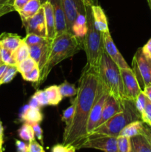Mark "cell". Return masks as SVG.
I'll return each instance as SVG.
<instances>
[{
    "instance_id": "1",
    "label": "cell",
    "mask_w": 151,
    "mask_h": 152,
    "mask_svg": "<svg viewBox=\"0 0 151 152\" xmlns=\"http://www.w3.org/2000/svg\"><path fill=\"white\" fill-rule=\"evenodd\" d=\"M99 68L86 64L81 71L77 94L73 99L75 110L70 124L65 127L63 144L81 149L87 137V126L89 115L94 103L99 85Z\"/></svg>"
},
{
    "instance_id": "2",
    "label": "cell",
    "mask_w": 151,
    "mask_h": 152,
    "mask_svg": "<svg viewBox=\"0 0 151 152\" xmlns=\"http://www.w3.org/2000/svg\"><path fill=\"white\" fill-rule=\"evenodd\" d=\"M81 49H83L82 39L78 38L70 31L56 36L52 41L48 58L41 71L40 79L36 87L44 83L56 65L76 54Z\"/></svg>"
},
{
    "instance_id": "3",
    "label": "cell",
    "mask_w": 151,
    "mask_h": 152,
    "mask_svg": "<svg viewBox=\"0 0 151 152\" xmlns=\"http://www.w3.org/2000/svg\"><path fill=\"white\" fill-rule=\"evenodd\" d=\"M99 76L110 95L120 102L127 99L124 92L120 68L105 51L102 54L99 67Z\"/></svg>"
},
{
    "instance_id": "4",
    "label": "cell",
    "mask_w": 151,
    "mask_h": 152,
    "mask_svg": "<svg viewBox=\"0 0 151 152\" xmlns=\"http://www.w3.org/2000/svg\"><path fill=\"white\" fill-rule=\"evenodd\" d=\"M123 108L102 126L96 128L92 133L101 134L113 137H118L121 131L131 122L142 120L141 114L136 109L134 101L129 99L122 102Z\"/></svg>"
},
{
    "instance_id": "5",
    "label": "cell",
    "mask_w": 151,
    "mask_h": 152,
    "mask_svg": "<svg viewBox=\"0 0 151 152\" xmlns=\"http://www.w3.org/2000/svg\"><path fill=\"white\" fill-rule=\"evenodd\" d=\"M87 31L82 38L83 50L87 56V64L89 66L99 68L104 51L102 33L96 29L93 24L90 7H86Z\"/></svg>"
},
{
    "instance_id": "6",
    "label": "cell",
    "mask_w": 151,
    "mask_h": 152,
    "mask_svg": "<svg viewBox=\"0 0 151 152\" xmlns=\"http://www.w3.org/2000/svg\"><path fill=\"white\" fill-rule=\"evenodd\" d=\"M132 70L141 89L151 84V59L144 56L142 48L138 49L132 61Z\"/></svg>"
},
{
    "instance_id": "7",
    "label": "cell",
    "mask_w": 151,
    "mask_h": 152,
    "mask_svg": "<svg viewBox=\"0 0 151 152\" xmlns=\"http://www.w3.org/2000/svg\"><path fill=\"white\" fill-rule=\"evenodd\" d=\"M108 94H108L107 91L106 90L105 87L99 79L94 103L92 107L91 111H90V115H89L88 121H87V136L97 128L98 123H99L101 117H102V113L104 105H105V102L107 97Z\"/></svg>"
},
{
    "instance_id": "8",
    "label": "cell",
    "mask_w": 151,
    "mask_h": 152,
    "mask_svg": "<svg viewBox=\"0 0 151 152\" xmlns=\"http://www.w3.org/2000/svg\"><path fill=\"white\" fill-rule=\"evenodd\" d=\"M81 148H93L104 152H118L117 137L101 134L91 133L87 136Z\"/></svg>"
},
{
    "instance_id": "9",
    "label": "cell",
    "mask_w": 151,
    "mask_h": 152,
    "mask_svg": "<svg viewBox=\"0 0 151 152\" xmlns=\"http://www.w3.org/2000/svg\"><path fill=\"white\" fill-rule=\"evenodd\" d=\"M22 25L25 27L27 34H36L41 37L47 38L44 9L42 5L36 14L27 20L23 21Z\"/></svg>"
},
{
    "instance_id": "10",
    "label": "cell",
    "mask_w": 151,
    "mask_h": 152,
    "mask_svg": "<svg viewBox=\"0 0 151 152\" xmlns=\"http://www.w3.org/2000/svg\"><path fill=\"white\" fill-rule=\"evenodd\" d=\"M102 41H103L104 50L106 52L107 54L110 57V59L116 64L120 69H126V68H130V66L119 50L115 46L110 31L107 32L102 33Z\"/></svg>"
},
{
    "instance_id": "11",
    "label": "cell",
    "mask_w": 151,
    "mask_h": 152,
    "mask_svg": "<svg viewBox=\"0 0 151 152\" xmlns=\"http://www.w3.org/2000/svg\"><path fill=\"white\" fill-rule=\"evenodd\" d=\"M124 85V92L127 99L135 101L138 95L142 91L136 76L132 68L120 69Z\"/></svg>"
},
{
    "instance_id": "12",
    "label": "cell",
    "mask_w": 151,
    "mask_h": 152,
    "mask_svg": "<svg viewBox=\"0 0 151 152\" xmlns=\"http://www.w3.org/2000/svg\"><path fill=\"white\" fill-rule=\"evenodd\" d=\"M52 41L53 40H49L47 39L42 42L29 46L30 57L34 59L36 62L38 64L40 71L42 70L47 62Z\"/></svg>"
},
{
    "instance_id": "13",
    "label": "cell",
    "mask_w": 151,
    "mask_h": 152,
    "mask_svg": "<svg viewBox=\"0 0 151 152\" xmlns=\"http://www.w3.org/2000/svg\"><path fill=\"white\" fill-rule=\"evenodd\" d=\"M62 8L66 18L68 31L71 32L72 25L80 9L84 6L80 0H61Z\"/></svg>"
},
{
    "instance_id": "14",
    "label": "cell",
    "mask_w": 151,
    "mask_h": 152,
    "mask_svg": "<svg viewBox=\"0 0 151 152\" xmlns=\"http://www.w3.org/2000/svg\"><path fill=\"white\" fill-rule=\"evenodd\" d=\"M122 102L117 100L113 96L108 94L107 97L105 102L103 110H102V117H101L100 120L98 123L97 127L102 126L105 122L107 121L110 118H111L113 116L116 114L117 113L120 112L123 108Z\"/></svg>"
},
{
    "instance_id": "15",
    "label": "cell",
    "mask_w": 151,
    "mask_h": 152,
    "mask_svg": "<svg viewBox=\"0 0 151 152\" xmlns=\"http://www.w3.org/2000/svg\"><path fill=\"white\" fill-rule=\"evenodd\" d=\"M42 7L44 9L47 39L49 40H53L56 37V33L53 5L48 0V1L42 3Z\"/></svg>"
},
{
    "instance_id": "16",
    "label": "cell",
    "mask_w": 151,
    "mask_h": 152,
    "mask_svg": "<svg viewBox=\"0 0 151 152\" xmlns=\"http://www.w3.org/2000/svg\"><path fill=\"white\" fill-rule=\"evenodd\" d=\"M53 7L55 23H56V36L61 35L64 33L68 32L65 12L62 8L61 0H49Z\"/></svg>"
},
{
    "instance_id": "17",
    "label": "cell",
    "mask_w": 151,
    "mask_h": 152,
    "mask_svg": "<svg viewBox=\"0 0 151 152\" xmlns=\"http://www.w3.org/2000/svg\"><path fill=\"white\" fill-rule=\"evenodd\" d=\"M90 9H91V13L93 19V24L96 29L102 34L110 31L107 18L102 7L99 4H93L90 7Z\"/></svg>"
},
{
    "instance_id": "18",
    "label": "cell",
    "mask_w": 151,
    "mask_h": 152,
    "mask_svg": "<svg viewBox=\"0 0 151 152\" xmlns=\"http://www.w3.org/2000/svg\"><path fill=\"white\" fill-rule=\"evenodd\" d=\"M87 31V15H86V6H83L77 14L72 25L71 33L78 38L82 39L86 35Z\"/></svg>"
},
{
    "instance_id": "19",
    "label": "cell",
    "mask_w": 151,
    "mask_h": 152,
    "mask_svg": "<svg viewBox=\"0 0 151 152\" xmlns=\"http://www.w3.org/2000/svg\"><path fill=\"white\" fill-rule=\"evenodd\" d=\"M20 118L22 121L25 123L33 125L35 123H40L42 121L43 114L40 108H30L27 105L22 109Z\"/></svg>"
},
{
    "instance_id": "20",
    "label": "cell",
    "mask_w": 151,
    "mask_h": 152,
    "mask_svg": "<svg viewBox=\"0 0 151 152\" xmlns=\"http://www.w3.org/2000/svg\"><path fill=\"white\" fill-rule=\"evenodd\" d=\"M0 37V46L13 53L23 41V38L16 34L2 33Z\"/></svg>"
},
{
    "instance_id": "21",
    "label": "cell",
    "mask_w": 151,
    "mask_h": 152,
    "mask_svg": "<svg viewBox=\"0 0 151 152\" xmlns=\"http://www.w3.org/2000/svg\"><path fill=\"white\" fill-rule=\"evenodd\" d=\"M41 5L42 3L40 0H30L29 2L27 3L23 8L18 12L22 19V22L27 20L36 14L37 12L41 8Z\"/></svg>"
},
{
    "instance_id": "22",
    "label": "cell",
    "mask_w": 151,
    "mask_h": 152,
    "mask_svg": "<svg viewBox=\"0 0 151 152\" xmlns=\"http://www.w3.org/2000/svg\"><path fill=\"white\" fill-rule=\"evenodd\" d=\"M143 127L144 123L142 122V120H136V121L131 122L121 131L119 135L127 137L131 139L138 135H142Z\"/></svg>"
},
{
    "instance_id": "23",
    "label": "cell",
    "mask_w": 151,
    "mask_h": 152,
    "mask_svg": "<svg viewBox=\"0 0 151 152\" xmlns=\"http://www.w3.org/2000/svg\"><path fill=\"white\" fill-rule=\"evenodd\" d=\"M131 143L134 152H151V145L142 135L131 138Z\"/></svg>"
},
{
    "instance_id": "24",
    "label": "cell",
    "mask_w": 151,
    "mask_h": 152,
    "mask_svg": "<svg viewBox=\"0 0 151 152\" xmlns=\"http://www.w3.org/2000/svg\"><path fill=\"white\" fill-rule=\"evenodd\" d=\"M44 91H45L47 99H48L49 105L56 106V105H59V102L62 100L63 96L61 94L58 86L53 85V86H49L44 89Z\"/></svg>"
},
{
    "instance_id": "25",
    "label": "cell",
    "mask_w": 151,
    "mask_h": 152,
    "mask_svg": "<svg viewBox=\"0 0 151 152\" xmlns=\"http://www.w3.org/2000/svg\"><path fill=\"white\" fill-rule=\"evenodd\" d=\"M13 58H14L16 65H17L18 63H19V62H22V61L25 60V59L30 57L29 46H28L23 40L22 42L21 43L20 45H19V47L16 48V50L13 52Z\"/></svg>"
},
{
    "instance_id": "26",
    "label": "cell",
    "mask_w": 151,
    "mask_h": 152,
    "mask_svg": "<svg viewBox=\"0 0 151 152\" xmlns=\"http://www.w3.org/2000/svg\"><path fill=\"white\" fill-rule=\"evenodd\" d=\"M18 135L22 140L27 141L28 142L36 140L32 125L28 123H25L21 126L20 129L18 130Z\"/></svg>"
},
{
    "instance_id": "27",
    "label": "cell",
    "mask_w": 151,
    "mask_h": 152,
    "mask_svg": "<svg viewBox=\"0 0 151 152\" xmlns=\"http://www.w3.org/2000/svg\"><path fill=\"white\" fill-rule=\"evenodd\" d=\"M16 66L17 68L18 72L21 74V75H23V74L29 73L30 71H31L33 68L38 65L34 59H33L31 57H29L18 63Z\"/></svg>"
},
{
    "instance_id": "28",
    "label": "cell",
    "mask_w": 151,
    "mask_h": 152,
    "mask_svg": "<svg viewBox=\"0 0 151 152\" xmlns=\"http://www.w3.org/2000/svg\"><path fill=\"white\" fill-rule=\"evenodd\" d=\"M59 89L63 97H69V96H76L78 89L76 88L73 84H70L68 82L65 81L63 83L59 85Z\"/></svg>"
},
{
    "instance_id": "29",
    "label": "cell",
    "mask_w": 151,
    "mask_h": 152,
    "mask_svg": "<svg viewBox=\"0 0 151 152\" xmlns=\"http://www.w3.org/2000/svg\"><path fill=\"white\" fill-rule=\"evenodd\" d=\"M117 149L118 152H131V139L121 135L117 137Z\"/></svg>"
},
{
    "instance_id": "30",
    "label": "cell",
    "mask_w": 151,
    "mask_h": 152,
    "mask_svg": "<svg viewBox=\"0 0 151 152\" xmlns=\"http://www.w3.org/2000/svg\"><path fill=\"white\" fill-rule=\"evenodd\" d=\"M17 73L18 70L16 65H8L1 78L0 79V86L10 83Z\"/></svg>"
},
{
    "instance_id": "31",
    "label": "cell",
    "mask_w": 151,
    "mask_h": 152,
    "mask_svg": "<svg viewBox=\"0 0 151 152\" xmlns=\"http://www.w3.org/2000/svg\"><path fill=\"white\" fill-rule=\"evenodd\" d=\"M0 56L1 62L7 65H16L13 52L0 46Z\"/></svg>"
},
{
    "instance_id": "32",
    "label": "cell",
    "mask_w": 151,
    "mask_h": 152,
    "mask_svg": "<svg viewBox=\"0 0 151 152\" xmlns=\"http://www.w3.org/2000/svg\"><path fill=\"white\" fill-rule=\"evenodd\" d=\"M40 76H41V71H40L39 67L37 66L35 68L30 71L28 74H25L22 75V78L25 81L30 82V83H37L40 79Z\"/></svg>"
},
{
    "instance_id": "33",
    "label": "cell",
    "mask_w": 151,
    "mask_h": 152,
    "mask_svg": "<svg viewBox=\"0 0 151 152\" xmlns=\"http://www.w3.org/2000/svg\"><path fill=\"white\" fill-rule=\"evenodd\" d=\"M13 1L14 0H0V17L10 12L15 11Z\"/></svg>"
},
{
    "instance_id": "34",
    "label": "cell",
    "mask_w": 151,
    "mask_h": 152,
    "mask_svg": "<svg viewBox=\"0 0 151 152\" xmlns=\"http://www.w3.org/2000/svg\"><path fill=\"white\" fill-rule=\"evenodd\" d=\"M147 98L144 93L142 91L134 101L136 109L138 110V111H139L140 114H142L147 104Z\"/></svg>"
},
{
    "instance_id": "35",
    "label": "cell",
    "mask_w": 151,
    "mask_h": 152,
    "mask_svg": "<svg viewBox=\"0 0 151 152\" xmlns=\"http://www.w3.org/2000/svg\"><path fill=\"white\" fill-rule=\"evenodd\" d=\"M74 110H75V105H74L73 101H72L70 106L65 110L62 114V120L65 123V127H68L70 124L74 115Z\"/></svg>"
},
{
    "instance_id": "36",
    "label": "cell",
    "mask_w": 151,
    "mask_h": 152,
    "mask_svg": "<svg viewBox=\"0 0 151 152\" xmlns=\"http://www.w3.org/2000/svg\"><path fill=\"white\" fill-rule=\"evenodd\" d=\"M45 39H47V38H44V37H41L40 36L36 35V34H27L25 36V37H24L23 40L28 46L34 45L38 44V43L42 42L43 41H44Z\"/></svg>"
},
{
    "instance_id": "37",
    "label": "cell",
    "mask_w": 151,
    "mask_h": 152,
    "mask_svg": "<svg viewBox=\"0 0 151 152\" xmlns=\"http://www.w3.org/2000/svg\"><path fill=\"white\" fill-rule=\"evenodd\" d=\"M142 122L151 127V102L147 99L144 110L141 114Z\"/></svg>"
},
{
    "instance_id": "38",
    "label": "cell",
    "mask_w": 151,
    "mask_h": 152,
    "mask_svg": "<svg viewBox=\"0 0 151 152\" xmlns=\"http://www.w3.org/2000/svg\"><path fill=\"white\" fill-rule=\"evenodd\" d=\"M33 96L38 100V103H39L40 107H44L46 105H49V102L48 99H47V96L46 95L45 91L44 90H38L36 92L33 94Z\"/></svg>"
},
{
    "instance_id": "39",
    "label": "cell",
    "mask_w": 151,
    "mask_h": 152,
    "mask_svg": "<svg viewBox=\"0 0 151 152\" xmlns=\"http://www.w3.org/2000/svg\"><path fill=\"white\" fill-rule=\"evenodd\" d=\"M27 152H45V151L42 147V145L38 143L36 140H33L28 143Z\"/></svg>"
},
{
    "instance_id": "40",
    "label": "cell",
    "mask_w": 151,
    "mask_h": 152,
    "mask_svg": "<svg viewBox=\"0 0 151 152\" xmlns=\"http://www.w3.org/2000/svg\"><path fill=\"white\" fill-rule=\"evenodd\" d=\"M32 126L35 137L38 139V141H40L41 145H43L44 144V140H43V131L41 126H40L39 123H35V124L32 125Z\"/></svg>"
},
{
    "instance_id": "41",
    "label": "cell",
    "mask_w": 151,
    "mask_h": 152,
    "mask_svg": "<svg viewBox=\"0 0 151 152\" xmlns=\"http://www.w3.org/2000/svg\"><path fill=\"white\" fill-rule=\"evenodd\" d=\"M73 145H67L65 144H57L52 148L51 152H69Z\"/></svg>"
},
{
    "instance_id": "42",
    "label": "cell",
    "mask_w": 151,
    "mask_h": 152,
    "mask_svg": "<svg viewBox=\"0 0 151 152\" xmlns=\"http://www.w3.org/2000/svg\"><path fill=\"white\" fill-rule=\"evenodd\" d=\"M142 136L148 141L150 144L151 145V127L150 126H147V124L144 123V127L143 131H142Z\"/></svg>"
},
{
    "instance_id": "43",
    "label": "cell",
    "mask_w": 151,
    "mask_h": 152,
    "mask_svg": "<svg viewBox=\"0 0 151 152\" xmlns=\"http://www.w3.org/2000/svg\"><path fill=\"white\" fill-rule=\"evenodd\" d=\"M30 0H14L13 1V7H14L15 11L19 12L22 10L24 6L28 3Z\"/></svg>"
},
{
    "instance_id": "44",
    "label": "cell",
    "mask_w": 151,
    "mask_h": 152,
    "mask_svg": "<svg viewBox=\"0 0 151 152\" xmlns=\"http://www.w3.org/2000/svg\"><path fill=\"white\" fill-rule=\"evenodd\" d=\"M142 50L145 56H147L149 59H151V38L142 48Z\"/></svg>"
},
{
    "instance_id": "45",
    "label": "cell",
    "mask_w": 151,
    "mask_h": 152,
    "mask_svg": "<svg viewBox=\"0 0 151 152\" xmlns=\"http://www.w3.org/2000/svg\"><path fill=\"white\" fill-rule=\"evenodd\" d=\"M15 144H16V148H17L18 151L27 152V150H28V144H27L26 142H23V141L16 140Z\"/></svg>"
},
{
    "instance_id": "46",
    "label": "cell",
    "mask_w": 151,
    "mask_h": 152,
    "mask_svg": "<svg viewBox=\"0 0 151 152\" xmlns=\"http://www.w3.org/2000/svg\"><path fill=\"white\" fill-rule=\"evenodd\" d=\"M28 105L30 108H40L39 103H38V100H37V99L34 96L31 97L29 103H28Z\"/></svg>"
},
{
    "instance_id": "47",
    "label": "cell",
    "mask_w": 151,
    "mask_h": 152,
    "mask_svg": "<svg viewBox=\"0 0 151 152\" xmlns=\"http://www.w3.org/2000/svg\"><path fill=\"white\" fill-rule=\"evenodd\" d=\"M142 91H143L144 93V94L146 95L148 100H149L150 102H151V84L145 86L144 88L142 90Z\"/></svg>"
},
{
    "instance_id": "48",
    "label": "cell",
    "mask_w": 151,
    "mask_h": 152,
    "mask_svg": "<svg viewBox=\"0 0 151 152\" xmlns=\"http://www.w3.org/2000/svg\"><path fill=\"white\" fill-rule=\"evenodd\" d=\"M7 66H8V65H6V64H4V63H3L2 62H0V79L1 78L2 75L4 74V71H5V70L7 69Z\"/></svg>"
},
{
    "instance_id": "49",
    "label": "cell",
    "mask_w": 151,
    "mask_h": 152,
    "mask_svg": "<svg viewBox=\"0 0 151 152\" xmlns=\"http://www.w3.org/2000/svg\"><path fill=\"white\" fill-rule=\"evenodd\" d=\"M81 2L83 3L84 6L86 7H91L93 4V0H80Z\"/></svg>"
},
{
    "instance_id": "50",
    "label": "cell",
    "mask_w": 151,
    "mask_h": 152,
    "mask_svg": "<svg viewBox=\"0 0 151 152\" xmlns=\"http://www.w3.org/2000/svg\"><path fill=\"white\" fill-rule=\"evenodd\" d=\"M0 137L4 138V127H3L2 123L0 120Z\"/></svg>"
},
{
    "instance_id": "51",
    "label": "cell",
    "mask_w": 151,
    "mask_h": 152,
    "mask_svg": "<svg viewBox=\"0 0 151 152\" xmlns=\"http://www.w3.org/2000/svg\"><path fill=\"white\" fill-rule=\"evenodd\" d=\"M4 143V139L0 137V151H3L2 150V145Z\"/></svg>"
},
{
    "instance_id": "52",
    "label": "cell",
    "mask_w": 151,
    "mask_h": 152,
    "mask_svg": "<svg viewBox=\"0 0 151 152\" xmlns=\"http://www.w3.org/2000/svg\"><path fill=\"white\" fill-rule=\"evenodd\" d=\"M76 148H74L73 146H72V147H71L70 150L69 151V152H76Z\"/></svg>"
},
{
    "instance_id": "53",
    "label": "cell",
    "mask_w": 151,
    "mask_h": 152,
    "mask_svg": "<svg viewBox=\"0 0 151 152\" xmlns=\"http://www.w3.org/2000/svg\"><path fill=\"white\" fill-rule=\"evenodd\" d=\"M40 1H41V3H44V2H45V1H48V0H40Z\"/></svg>"
},
{
    "instance_id": "54",
    "label": "cell",
    "mask_w": 151,
    "mask_h": 152,
    "mask_svg": "<svg viewBox=\"0 0 151 152\" xmlns=\"http://www.w3.org/2000/svg\"><path fill=\"white\" fill-rule=\"evenodd\" d=\"M148 1V3H149V5L150 6L151 5V0H147Z\"/></svg>"
},
{
    "instance_id": "55",
    "label": "cell",
    "mask_w": 151,
    "mask_h": 152,
    "mask_svg": "<svg viewBox=\"0 0 151 152\" xmlns=\"http://www.w3.org/2000/svg\"><path fill=\"white\" fill-rule=\"evenodd\" d=\"M0 37H1V35H0ZM0 62H1V56H0Z\"/></svg>"
},
{
    "instance_id": "56",
    "label": "cell",
    "mask_w": 151,
    "mask_h": 152,
    "mask_svg": "<svg viewBox=\"0 0 151 152\" xmlns=\"http://www.w3.org/2000/svg\"><path fill=\"white\" fill-rule=\"evenodd\" d=\"M131 152H134V151H133V148H132V151H131Z\"/></svg>"
},
{
    "instance_id": "57",
    "label": "cell",
    "mask_w": 151,
    "mask_h": 152,
    "mask_svg": "<svg viewBox=\"0 0 151 152\" xmlns=\"http://www.w3.org/2000/svg\"><path fill=\"white\" fill-rule=\"evenodd\" d=\"M0 152H3V151H0Z\"/></svg>"
},
{
    "instance_id": "58",
    "label": "cell",
    "mask_w": 151,
    "mask_h": 152,
    "mask_svg": "<svg viewBox=\"0 0 151 152\" xmlns=\"http://www.w3.org/2000/svg\"><path fill=\"white\" fill-rule=\"evenodd\" d=\"M17 152H21V151H17Z\"/></svg>"
},
{
    "instance_id": "59",
    "label": "cell",
    "mask_w": 151,
    "mask_h": 152,
    "mask_svg": "<svg viewBox=\"0 0 151 152\" xmlns=\"http://www.w3.org/2000/svg\"><path fill=\"white\" fill-rule=\"evenodd\" d=\"M150 7H151V5H150Z\"/></svg>"
}]
</instances>
